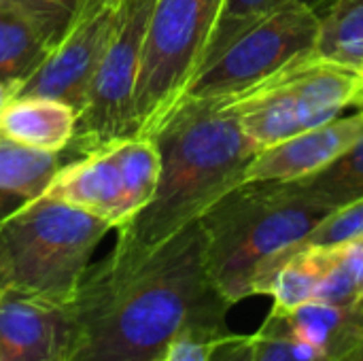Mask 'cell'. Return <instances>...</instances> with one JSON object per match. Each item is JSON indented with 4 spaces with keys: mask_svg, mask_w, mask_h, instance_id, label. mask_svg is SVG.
<instances>
[{
    "mask_svg": "<svg viewBox=\"0 0 363 361\" xmlns=\"http://www.w3.org/2000/svg\"><path fill=\"white\" fill-rule=\"evenodd\" d=\"M225 0H155L134 89L136 136H153L200 68Z\"/></svg>",
    "mask_w": 363,
    "mask_h": 361,
    "instance_id": "5b68a950",
    "label": "cell"
},
{
    "mask_svg": "<svg viewBox=\"0 0 363 361\" xmlns=\"http://www.w3.org/2000/svg\"><path fill=\"white\" fill-rule=\"evenodd\" d=\"M330 264L313 302L353 304L363 302V236L332 245Z\"/></svg>",
    "mask_w": 363,
    "mask_h": 361,
    "instance_id": "ffe728a7",
    "label": "cell"
},
{
    "mask_svg": "<svg viewBox=\"0 0 363 361\" xmlns=\"http://www.w3.org/2000/svg\"><path fill=\"white\" fill-rule=\"evenodd\" d=\"M283 313L291 334L330 361L342 360L363 336V302H306Z\"/></svg>",
    "mask_w": 363,
    "mask_h": 361,
    "instance_id": "5bb4252c",
    "label": "cell"
},
{
    "mask_svg": "<svg viewBox=\"0 0 363 361\" xmlns=\"http://www.w3.org/2000/svg\"><path fill=\"white\" fill-rule=\"evenodd\" d=\"M338 361H363V336H362V340L342 357V360H338Z\"/></svg>",
    "mask_w": 363,
    "mask_h": 361,
    "instance_id": "484cf974",
    "label": "cell"
},
{
    "mask_svg": "<svg viewBox=\"0 0 363 361\" xmlns=\"http://www.w3.org/2000/svg\"><path fill=\"white\" fill-rule=\"evenodd\" d=\"M153 6L155 0H121L115 30L77 113L68 145L74 155L81 157L136 136L134 89Z\"/></svg>",
    "mask_w": 363,
    "mask_h": 361,
    "instance_id": "ba28073f",
    "label": "cell"
},
{
    "mask_svg": "<svg viewBox=\"0 0 363 361\" xmlns=\"http://www.w3.org/2000/svg\"><path fill=\"white\" fill-rule=\"evenodd\" d=\"M228 334L232 332L185 330L168 343L157 361H211Z\"/></svg>",
    "mask_w": 363,
    "mask_h": 361,
    "instance_id": "cb8c5ba5",
    "label": "cell"
},
{
    "mask_svg": "<svg viewBox=\"0 0 363 361\" xmlns=\"http://www.w3.org/2000/svg\"><path fill=\"white\" fill-rule=\"evenodd\" d=\"M111 230L106 219L62 200L26 202L0 223V291L70 304Z\"/></svg>",
    "mask_w": 363,
    "mask_h": 361,
    "instance_id": "277c9868",
    "label": "cell"
},
{
    "mask_svg": "<svg viewBox=\"0 0 363 361\" xmlns=\"http://www.w3.org/2000/svg\"><path fill=\"white\" fill-rule=\"evenodd\" d=\"M287 2H291V0H225L219 21H217V26L211 34V40L206 45V51H204L198 72L202 68H206L211 62H215L251 26H255L266 15H270L272 11H277L279 6H283ZM302 2H308L311 6H315L319 11V15L328 4V0H302Z\"/></svg>",
    "mask_w": 363,
    "mask_h": 361,
    "instance_id": "44dd1931",
    "label": "cell"
},
{
    "mask_svg": "<svg viewBox=\"0 0 363 361\" xmlns=\"http://www.w3.org/2000/svg\"><path fill=\"white\" fill-rule=\"evenodd\" d=\"M253 361H330L313 347L300 343L281 309L272 306L259 330L255 332Z\"/></svg>",
    "mask_w": 363,
    "mask_h": 361,
    "instance_id": "7402d4cb",
    "label": "cell"
},
{
    "mask_svg": "<svg viewBox=\"0 0 363 361\" xmlns=\"http://www.w3.org/2000/svg\"><path fill=\"white\" fill-rule=\"evenodd\" d=\"M47 2H55V4H62V6H68V9L77 11L83 0H47Z\"/></svg>",
    "mask_w": 363,
    "mask_h": 361,
    "instance_id": "83f0119b",
    "label": "cell"
},
{
    "mask_svg": "<svg viewBox=\"0 0 363 361\" xmlns=\"http://www.w3.org/2000/svg\"><path fill=\"white\" fill-rule=\"evenodd\" d=\"M13 100V94H11V85L9 83H4L2 79H0V111L9 104Z\"/></svg>",
    "mask_w": 363,
    "mask_h": 361,
    "instance_id": "4316f807",
    "label": "cell"
},
{
    "mask_svg": "<svg viewBox=\"0 0 363 361\" xmlns=\"http://www.w3.org/2000/svg\"><path fill=\"white\" fill-rule=\"evenodd\" d=\"M317 57L357 68L363 62V0H328Z\"/></svg>",
    "mask_w": 363,
    "mask_h": 361,
    "instance_id": "ac0fdd59",
    "label": "cell"
},
{
    "mask_svg": "<svg viewBox=\"0 0 363 361\" xmlns=\"http://www.w3.org/2000/svg\"><path fill=\"white\" fill-rule=\"evenodd\" d=\"M57 170V153L30 149L0 136V223L26 202L43 196Z\"/></svg>",
    "mask_w": 363,
    "mask_h": 361,
    "instance_id": "9a60e30c",
    "label": "cell"
},
{
    "mask_svg": "<svg viewBox=\"0 0 363 361\" xmlns=\"http://www.w3.org/2000/svg\"><path fill=\"white\" fill-rule=\"evenodd\" d=\"M357 72H359V77H362V79H363V62H362V64H359V66H357Z\"/></svg>",
    "mask_w": 363,
    "mask_h": 361,
    "instance_id": "f546056e",
    "label": "cell"
},
{
    "mask_svg": "<svg viewBox=\"0 0 363 361\" xmlns=\"http://www.w3.org/2000/svg\"><path fill=\"white\" fill-rule=\"evenodd\" d=\"M330 206L287 183H245L225 194L200 219L213 283L234 306L253 296L255 272L298 245Z\"/></svg>",
    "mask_w": 363,
    "mask_h": 361,
    "instance_id": "3957f363",
    "label": "cell"
},
{
    "mask_svg": "<svg viewBox=\"0 0 363 361\" xmlns=\"http://www.w3.org/2000/svg\"><path fill=\"white\" fill-rule=\"evenodd\" d=\"M363 236V198L362 200H355L342 209H336L332 211L311 234H306L298 245L285 249L283 253L274 255L272 260L268 262H274V260H281L289 253H296L300 249H311V247H332V245H340V243H347V240H353V238H359ZM266 262V264H268ZM257 274V272H255Z\"/></svg>",
    "mask_w": 363,
    "mask_h": 361,
    "instance_id": "603a6c76",
    "label": "cell"
},
{
    "mask_svg": "<svg viewBox=\"0 0 363 361\" xmlns=\"http://www.w3.org/2000/svg\"><path fill=\"white\" fill-rule=\"evenodd\" d=\"M304 196L330 206L342 209L363 198V134L332 164L304 179L287 181Z\"/></svg>",
    "mask_w": 363,
    "mask_h": 361,
    "instance_id": "e0dca14e",
    "label": "cell"
},
{
    "mask_svg": "<svg viewBox=\"0 0 363 361\" xmlns=\"http://www.w3.org/2000/svg\"><path fill=\"white\" fill-rule=\"evenodd\" d=\"M121 0H83L57 47L21 83L13 98H53L81 111L117 23Z\"/></svg>",
    "mask_w": 363,
    "mask_h": 361,
    "instance_id": "9c48e42d",
    "label": "cell"
},
{
    "mask_svg": "<svg viewBox=\"0 0 363 361\" xmlns=\"http://www.w3.org/2000/svg\"><path fill=\"white\" fill-rule=\"evenodd\" d=\"M70 338V304L0 291V361H66Z\"/></svg>",
    "mask_w": 363,
    "mask_h": 361,
    "instance_id": "30bf717a",
    "label": "cell"
},
{
    "mask_svg": "<svg viewBox=\"0 0 363 361\" xmlns=\"http://www.w3.org/2000/svg\"><path fill=\"white\" fill-rule=\"evenodd\" d=\"M119 162L132 217L153 198L160 181V151L151 136H132L111 145Z\"/></svg>",
    "mask_w": 363,
    "mask_h": 361,
    "instance_id": "d6986e66",
    "label": "cell"
},
{
    "mask_svg": "<svg viewBox=\"0 0 363 361\" xmlns=\"http://www.w3.org/2000/svg\"><path fill=\"white\" fill-rule=\"evenodd\" d=\"M319 36V11L308 2L291 0L251 26L202 68L181 100H236L294 64L317 55Z\"/></svg>",
    "mask_w": 363,
    "mask_h": 361,
    "instance_id": "52a82bcc",
    "label": "cell"
},
{
    "mask_svg": "<svg viewBox=\"0 0 363 361\" xmlns=\"http://www.w3.org/2000/svg\"><path fill=\"white\" fill-rule=\"evenodd\" d=\"M53 51L51 40L13 2L0 0V79L11 87L28 79Z\"/></svg>",
    "mask_w": 363,
    "mask_h": 361,
    "instance_id": "2e32d148",
    "label": "cell"
},
{
    "mask_svg": "<svg viewBox=\"0 0 363 361\" xmlns=\"http://www.w3.org/2000/svg\"><path fill=\"white\" fill-rule=\"evenodd\" d=\"M160 151V181L151 202L117 230L108 255L136 260L153 251L225 194L245 185L257 155L238 121L234 100H181L151 136Z\"/></svg>",
    "mask_w": 363,
    "mask_h": 361,
    "instance_id": "7a4b0ae2",
    "label": "cell"
},
{
    "mask_svg": "<svg viewBox=\"0 0 363 361\" xmlns=\"http://www.w3.org/2000/svg\"><path fill=\"white\" fill-rule=\"evenodd\" d=\"M230 309L194 221L143 257L106 255L87 268L70 302L66 361H157L185 330L230 332Z\"/></svg>",
    "mask_w": 363,
    "mask_h": 361,
    "instance_id": "6da1fadb",
    "label": "cell"
},
{
    "mask_svg": "<svg viewBox=\"0 0 363 361\" xmlns=\"http://www.w3.org/2000/svg\"><path fill=\"white\" fill-rule=\"evenodd\" d=\"M363 134V109L300 132L251 160L245 183H287L319 172L340 157Z\"/></svg>",
    "mask_w": 363,
    "mask_h": 361,
    "instance_id": "8fae6325",
    "label": "cell"
},
{
    "mask_svg": "<svg viewBox=\"0 0 363 361\" xmlns=\"http://www.w3.org/2000/svg\"><path fill=\"white\" fill-rule=\"evenodd\" d=\"M43 196L102 217L113 230H119L132 219L123 174L111 147L60 166Z\"/></svg>",
    "mask_w": 363,
    "mask_h": 361,
    "instance_id": "7c38bea8",
    "label": "cell"
},
{
    "mask_svg": "<svg viewBox=\"0 0 363 361\" xmlns=\"http://www.w3.org/2000/svg\"><path fill=\"white\" fill-rule=\"evenodd\" d=\"M255 334H228L211 361H253Z\"/></svg>",
    "mask_w": 363,
    "mask_h": 361,
    "instance_id": "d4e9b609",
    "label": "cell"
},
{
    "mask_svg": "<svg viewBox=\"0 0 363 361\" xmlns=\"http://www.w3.org/2000/svg\"><path fill=\"white\" fill-rule=\"evenodd\" d=\"M351 106H355V109H363V85L359 87V91L355 94V98H353Z\"/></svg>",
    "mask_w": 363,
    "mask_h": 361,
    "instance_id": "f1b7e54d",
    "label": "cell"
},
{
    "mask_svg": "<svg viewBox=\"0 0 363 361\" xmlns=\"http://www.w3.org/2000/svg\"><path fill=\"white\" fill-rule=\"evenodd\" d=\"M362 85L357 68L313 55L242 94L234 106L245 134L268 149L340 117Z\"/></svg>",
    "mask_w": 363,
    "mask_h": 361,
    "instance_id": "8992f818",
    "label": "cell"
},
{
    "mask_svg": "<svg viewBox=\"0 0 363 361\" xmlns=\"http://www.w3.org/2000/svg\"><path fill=\"white\" fill-rule=\"evenodd\" d=\"M77 109L53 98H13L0 111V136L17 145L60 153L72 140Z\"/></svg>",
    "mask_w": 363,
    "mask_h": 361,
    "instance_id": "4fadbf2b",
    "label": "cell"
}]
</instances>
